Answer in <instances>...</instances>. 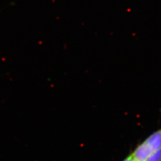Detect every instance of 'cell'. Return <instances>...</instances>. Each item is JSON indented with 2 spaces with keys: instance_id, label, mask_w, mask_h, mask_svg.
Instances as JSON below:
<instances>
[{
  "instance_id": "6da1fadb",
  "label": "cell",
  "mask_w": 161,
  "mask_h": 161,
  "mask_svg": "<svg viewBox=\"0 0 161 161\" xmlns=\"http://www.w3.org/2000/svg\"><path fill=\"white\" fill-rule=\"evenodd\" d=\"M161 147V128L151 134L138 146L131 156L136 161H143L156 150Z\"/></svg>"
},
{
  "instance_id": "7a4b0ae2",
  "label": "cell",
  "mask_w": 161,
  "mask_h": 161,
  "mask_svg": "<svg viewBox=\"0 0 161 161\" xmlns=\"http://www.w3.org/2000/svg\"><path fill=\"white\" fill-rule=\"evenodd\" d=\"M143 161H161V147L151 153Z\"/></svg>"
},
{
  "instance_id": "3957f363",
  "label": "cell",
  "mask_w": 161,
  "mask_h": 161,
  "mask_svg": "<svg viewBox=\"0 0 161 161\" xmlns=\"http://www.w3.org/2000/svg\"><path fill=\"white\" fill-rule=\"evenodd\" d=\"M124 161H136L132 157V156L130 155V156H128L127 158H126L125 160Z\"/></svg>"
}]
</instances>
